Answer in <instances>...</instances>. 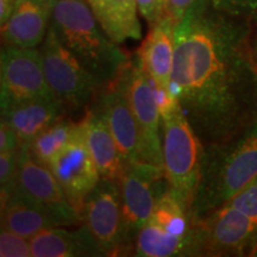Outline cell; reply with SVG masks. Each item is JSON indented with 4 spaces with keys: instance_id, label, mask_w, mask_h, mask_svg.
I'll use <instances>...</instances> for the list:
<instances>
[{
    "instance_id": "6da1fadb",
    "label": "cell",
    "mask_w": 257,
    "mask_h": 257,
    "mask_svg": "<svg viewBox=\"0 0 257 257\" xmlns=\"http://www.w3.org/2000/svg\"><path fill=\"white\" fill-rule=\"evenodd\" d=\"M249 19L200 0L175 25L169 89L205 147L226 143L257 120V69Z\"/></svg>"
},
{
    "instance_id": "7a4b0ae2",
    "label": "cell",
    "mask_w": 257,
    "mask_h": 257,
    "mask_svg": "<svg viewBox=\"0 0 257 257\" xmlns=\"http://www.w3.org/2000/svg\"><path fill=\"white\" fill-rule=\"evenodd\" d=\"M50 25L101 88L123 74L130 59L105 34L83 0H56Z\"/></svg>"
},
{
    "instance_id": "3957f363",
    "label": "cell",
    "mask_w": 257,
    "mask_h": 257,
    "mask_svg": "<svg viewBox=\"0 0 257 257\" xmlns=\"http://www.w3.org/2000/svg\"><path fill=\"white\" fill-rule=\"evenodd\" d=\"M256 176L257 120L232 141L205 147L193 213L202 218L223 206Z\"/></svg>"
},
{
    "instance_id": "277c9868",
    "label": "cell",
    "mask_w": 257,
    "mask_h": 257,
    "mask_svg": "<svg viewBox=\"0 0 257 257\" xmlns=\"http://www.w3.org/2000/svg\"><path fill=\"white\" fill-rule=\"evenodd\" d=\"M134 248L141 257L201 255L199 218L169 187L157 200Z\"/></svg>"
},
{
    "instance_id": "5b68a950",
    "label": "cell",
    "mask_w": 257,
    "mask_h": 257,
    "mask_svg": "<svg viewBox=\"0 0 257 257\" xmlns=\"http://www.w3.org/2000/svg\"><path fill=\"white\" fill-rule=\"evenodd\" d=\"M163 166L169 187L193 210L201 176L205 146L179 108L162 115Z\"/></svg>"
},
{
    "instance_id": "8992f818",
    "label": "cell",
    "mask_w": 257,
    "mask_h": 257,
    "mask_svg": "<svg viewBox=\"0 0 257 257\" xmlns=\"http://www.w3.org/2000/svg\"><path fill=\"white\" fill-rule=\"evenodd\" d=\"M51 91L67 111H81L98 98L101 86L49 27L41 48Z\"/></svg>"
},
{
    "instance_id": "52a82bcc",
    "label": "cell",
    "mask_w": 257,
    "mask_h": 257,
    "mask_svg": "<svg viewBox=\"0 0 257 257\" xmlns=\"http://www.w3.org/2000/svg\"><path fill=\"white\" fill-rule=\"evenodd\" d=\"M123 249L133 248L140 231L152 217L161 195L169 188L165 167L144 162L127 163L120 181Z\"/></svg>"
},
{
    "instance_id": "ba28073f",
    "label": "cell",
    "mask_w": 257,
    "mask_h": 257,
    "mask_svg": "<svg viewBox=\"0 0 257 257\" xmlns=\"http://www.w3.org/2000/svg\"><path fill=\"white\" fill-rule=\"evenodd\" d=\"M2 194H15L31 204L50 211L66 224H83V218L75 211L64 194L60 182L49 167L34 159L28 143L19 148V165L15 181L2 188Z\"/></svg>"
},
{
    "instance_id": "9c48e42d",
    "label": "cell",
    "mask_w": 257,
    "mask_h": 257,
    "mask_svg": "<svg viewBox=\"0 0 257 257\" xmlns=\"http://www.w3.org/2000/svg\"><path fill=\"white\" fill-rule=\"evenodd\" d=\"M2 111L32 99L55 96L47 81L41 50L5 46L0 57Z\"/></svg>"
},
{
    "instance_id": "30bf717a",
    "label": "cell",
    "mask_w": 257,
    "mask_h": 257,
    "mask_svg": "<svg viewBox=\"0 0 257 257\" xmlns=\"http://www.w3.org/2000/svg\"><path fill=\"white\" fill-rule=\"evenodd\" d=\"M131 110L136 118L142 142V162L163 166L162 120L157 107L154 86L150 76L140 61L130 62L120 75Z\"/></svg>"
},
{
    "instance_id": "8fae6325",
    "label": "cell",
    "mask_w": 257,
    "mask_h": 257,
    "mask_svg": "<svg viewBox=\"0 0 257 257\" xmlns=\"http://www.w3.org/2000/svg\"><path fill=\"white\" fill-rule=\"evenodd\" d=\"M200 253L206 256H249L257 242V219L224 204L199 218Z\"/></svg>"
},
{
    "instance_id": "7c38bea8",
    "label": "cell",
    "mask_w": 257,
    "mask_h": 257,
    "mask_svg": "<svg viewBox=\"0 0 257 257\" xmlns=\"http://www.w3.org/2000/svg\"><path fill=\"white\" fill-rule=\"evenodd\" d=\"M83 223L88 226L105 255L123 249V212L119 181L104 179L89 193L83 208Z\"/></svg>"
},
{
    "instance_id": "4fadbf2b",
    "label": "cell",
    "mask_w": 257,
    "mask_h": 257,
    "mask_svg": "<svg viewBox=\"0 0 257 257\" xmlns=\"http://www.w3.org/2000/svg\"><path fill=\"white\" fill-rule=\"evenodd\" d=\"M49 168L60 182L70 205L83 218L86 199L101 176L88 152L82 133L55 157Z\"/></svg>"
},
{
    "instance_id": "5bb4252c",
    "label": "cell",
    "mask_w": 257,
    "mask_h": 257,
    "mask_svg": "<svg viewBox=\"0 0 257 257\" xmlns=\"http://www.w3.org/2000/svg\"><path fill=\"white\" fill-rule=\"evenodd\" d=\"M96 110L105 118L125 161L127 163L142 162L140 127L128 104L120 76L100 89Z\"/></svg>"
},
{
    "instance_id": "9a60e30c",
    "label": "cell",
    "mask_w": 257,
    "mask_h": 257,
    "mask_svg": "<svg viewBox=\"0 0 257 257\" xmlns=\"http://www.w3.org/2000/svg\"><path fill=\"white\" fill-rule=\"evenodd\" d=\"M56 0H17L15 11L2 25L5 46L36 48L43 43L49 30Z\"/></svg>"
},
{
    "instance_id": "2e32d148",
    "label": "cell",
    "mask_w": 257,
    "mask_h": 257,
    "mask_svg": "<svg viewBox=\"0 0 257 257\" xmlns=\"http://www.w3.org/2000/svg\"><path fill=\"white\" fill-rule=\"evenodd\" d=\"M175 23L163 15L137 50L138 61L154 83L169 88L174 63Z\"/></svg>"
},
{
    "instance_id": "e0dca14e",
    "label": "cell",
    "mask_w": 257,
    "mask_h": 257,
    "mask_svg": "<svg viewBox=\"0 0 257 257\" xmlns=\"http://www.w3.org/2000/svg\"><path fill=\"white\" fill-rule=\"evenodd\" d=\"M82 134L101 178L120 181L127 162L121 155L105 118L98 110H88L82 117Z\"/></svg>"
},
{
    "instance_id": "ac0fdd59",
    "label": "cell",
    "mask_w": 257,
    "mask_h": 257,
    "mask_svg": "<svg viewBox=\"0 0 257 257\" xmlns=\"http://www.w3.org/2000/svg\"><path fill=\"white\" fill-rule=\"evenodd\" d=\"M66 112L56 96H47L6 108L2 111V120L14 128L22 143H30L42 131L64 118Z\"/></svg>"
},
{
    "instance_id": "d6986e66",
    "label": "cell",
    "mask_w": 257,
    "mask_h": 257,
    "mask_svg": "<svg viewBox=\"0 0 257 257\" xmlns=\"http://www.w3.org/2000/svg\"><path fill=\"white\" fill-rule=\"evenodd\" d=\"M34 257L106 256L88 226L83 223L75 231L51 227L30 238Z\"/></svg>"
},
{
    "instance_id": "ffe728a7",
    "label": "cell",
    "mask_w": 257,
    "mask_h": 257,
    "mask_svg": "<svg viewBox=\"0 0 257 257\" xmlns=\"http://www.w3.org/2000/svg\"><path fill=\"white\" fill-rule=\"evenodd\" d=\"M102 30L117 44L142 36L137 0H86Z\"/></svg>"
},
{
    "instance_id": "44dd1931",
    "label": "cell",
    "mask_w": 257,
    "mask_h": 257,
    "mask_svg": "<svg viewBox=\"0 0 257 257\" xmlns=\"http://www.w3.org/2000/svg\"><path fill=\"white\" fill-rule=\"evenodd\" d=\"M59 217L15 194H2V227L30 239L42 231L62 227Z\"/></svg>"
},
{
    "instance_id": "7402d4cb",
    "label": "cell",
    "mask_w": 257,
    "mask_h": 257,
    "mask_svg": "<svg viewBox=\"0 0 257 257\" xmlns=\"http://www.w3.org/2000/svg\"><path fill=\"white\" fill-rule=\"evenodd\" d=\"M82 133V121L66 117L50 125L29 144L32 157L41 165L49 167L55 157Z\"/></svg>"
},
{
    "instance_id": "603a6c76",
    "label": "cell",
    "mask_w": 257,
    "mask_h": 257,
    "mask_svg": "<svg viewBox=\"0 0 257 257\" xmlns=\"http://www.w3.org/2000/svg\"><path fill=\"white\" fill-rule=\"evenodd\" d=\"M0 256L30 257L32 256L30 239L2 227L0 231Z\"/></svg>"
},
{
    "instance_id": "cb8c5ba5",
    "label": "cell",
    "mask_w": 257,
    "mask_h": 257,
    "mask_svg": "<svg viewBox=\"0 0 257 257\" xmlns=\"http://www.w3.org/2000/svg\"><path fill=\"white\" fill-rule=\"evenodd\" d=\"M225 204L257 219V176Z\"/></svg>"
},
{
    "instance_id": "d4e9b609",
    "label": "cell",
    "mask_w": 257,
    "mask_h": 257,
    "mask_svg": "<svg viewBox=\"0 0 257 257\" xmlns=\"http://www.w3.org/2000/svg\"><path fill=\"white\" fill-rule=\"evenodd\" d=\"M218 9L251 21L257 16V0H212Z\"/></svg>"
},
{
    "instance_id": "484cf974",
    "label": "cell",
    "mask_w": 257,
    "mask_h": 257,
    "mask_svg": "<svg viewBox=\"0 0 257 257\" xmlns=\"http://www.w3.org/2000/svg\"><path fill=\"white\" fill-rule=\"evenodd\" d=\"M19 165V149L0 153V186L9 187L15 181Z\"/></svg>"
},
{
    "instance_id": "4316f807",
    "label": "cell",
    "mask_w": 257,
    "mask_h": 257,
    "mask_svg": "<svg viewBox=\"0 0 257 257\" xmlns=\"http://www.w3.org/2000/svg\"><path fill=\"white\" fill-rule=\"evenodd\" d=\"M142 17L153 27L165 12V0H137Z\"/></svg>"
},
{
    "instance_id": "83f0119b",
    "label": "cell",
    "mask_w": 257,
    "mask_h": 257,
    "mask_svg": "<svg viewBox=\"0 0 257 257\" xmlns=\"http://www.w3.org/2000/svg\"><path fill=\"white\" fill-rule=\"evenodd\" d=\"M198 2L200 0H165L163 15L168 16L175 24H178L186 12Z\"/></svg>"
},
{
    "instance_id": "f1b7e54d",
    "label": "cell",
    "mask_w": 257,
    "mask_h": 257,
    "mask_svg": "<svg viewBox=\"0 0 257 257\" xmlns=\"http://www.w3.org/2000/svg\"><path fill=\"white\" fill-rule=\"evenodd\" d=\"M22 146L18 135L5 120L0 124V153L18 150Z\"/></svg>"
},
{
    "instance_id": "f546056e",
    "label": "cell",
    "mask_w": 257,
    "mask_h": 257,
    "mask_svg": "<svg viewBox=\"0 0 257 257\" xmlns=\"http://www.w3.org/2000/svg\"><path fill=\"white\" fill-rule=\"evenodd\" d=\"M17 0H0V25H4L15 11Z\"/></svg>"
},
{
    "instance_id": "4dcf8cb0",
    "label": "cell",
    "mask_w": 257,
    "mask_h": 257,
    "mask_svg": "<svg viewBox=\"0 0 257 257\" xmlns=\"http://www.w3.org/2000/svg\"><path fill=\"white\" fill-rule=\"evenodd\" d=\"M251 35H250V44H251V51L253 62H255V67L257 69V16L253 17L251 21Z\"/></svg>"
},
{
    "instance_id": "1f68e13d",
    "label": "cell",
    "mask_w": 257,
    "mask_h": 257,
    "mask_svg": "<svg viewBox=\"0 0 257 257\" xmlns=\"http://www.w3.org/2000/svg\"><path fill=\"white\" fill-rule=\"evenodd\" d=\"M249 256H255V257H257V242L255 243V245L252 246V249H251V251H250Z\"/></svg>"
}]
</instances>
